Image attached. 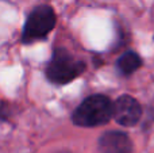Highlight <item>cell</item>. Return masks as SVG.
Here are the masks:
<instances>
[{"instance_id":"obj_7","label":"cell","mask_w":154,"mask_h":153,"mask_svg":"<svg viewBox=\"0 0 154 153\" xmlns=\"http://www.w3.org/2000/svg\"><path fill=\"white\" fill-rule=\"evenodd\" d=\"M115 41L112 43V52L119 50L123 46H126V43H128L130 41V35H128V31L126 30V27L123 26L119 22H115Z\"/></svg>"},{"instance_id":"obj_5","label":"cell","mask_w":154,"mask_h":153,"mask_svg":"<svg viewBox=\"0 0 154 153\" xmlns=\"http://www.w3.org/2000/svg\"><path fill=\"white\" fill-rule=\"evenodd\" d=\"M134 142L123 130H106L97 138V153H133Z\"/></svg>"},{"instance_id":"obj_10","label":"cell","mask_w":154,"mask_h":153,"mask_svg":"<svg viewBox=\"0 0 154 153\" xmlns=\"http://www.w3.org/2000/svg\"><path fill=\"white\" fill-rule=\"evenodd\" d=\"M53 153H72V152H70L69 149H60V151H56Z\"/></svg>"},{"instance_id":"obj_2","label":"cell","mask_w":154,"mask_h":153,"mask_svg":"<svg viewBox=\"0 0 154 153\" xmlns=\"http://www.w3.org/2000/svg\"><path fill=\"white\" fill-rule=\"evenodd\" d=\"M114 119V100L106 94H91L85 96L70 114V121L77 127L95 129Z\"/></svg>"},{"instance_id":"obj_3","label":"cell","mask_w":154,"mask_h":153,"mask_svg":"<svg viewBox=\"0 0 154 153\" xmlns=\"http://www.w3.org/2000/svg\"><path fill=\"white\" fill-rule=\"evenodd\" d=\"M58 16L54 7L49 3L37 4L29 11L22 27L20 43L23 46L34 45L46 41L50 33L56 29Z\"/></svg>"},{"instance_id":"obj_9","label":"cell","mask_w":154,"mask_h":153,"mask_svg":"<svg viewBox=\"0 0 154 153\" xmlns=\"http://www.w3.org/2000/svg\"><path fill=\"white\" fill-rule=\"evenodd\" d=\"M11 108L10 106H8L7 100L3 99L2 100V107H0V121H2V123H7L8 121H10L11 118Z\"/></svg>"},{"instance_id":"obj_1","label":"cell","mask_w":154,"mask_h":153,"mask_svg":"<svg viewBox=\"0 0 154 153\" xmlns=\"http://www.w3.org/2000/svg\"><path fill=\"white\" fill-rule=\"evenodd\" d=\"M88 69L87 62L76 57L65 46L56 45L45 65V79L54 87H64L81 77Z\"/></svg>"},{"instance_id":"obj_8","label":"cell","mask_w":154,"mask_h":153,"mask_svg":"<svg viewBox=\"0 0 154 153\" xmlns=\"http://www.w3.org/2000/svg\"><path fill=\"white\" fill-rule=\"evenodd\" d=\"M154 126V106L147 105L141 121V129L143 133H149Z\"/></svg>"},{"instance_id":"obj_4","label":"cell","mask_w":154,"mask_h":153,"mask_svg":"<svg viewBox=\"0 0 154 153\" xmlns=\"http://www.w3.org/2000/svg\"><path fill=\"white\" fill-rule=\"evenodd\" d=\"M143 107L135 96L122 94L114 100V121L122 127H134L141 123Z\"/></svg>"},{"instance_id":"obj_6","label":"cell","mask_w":154,"mask_h":153,"mask_svg":"<svg viewBox=\"0 0 154 153\" xmlns=\"http://www.w3.org/2000/svg\"><path fill=\"white\" fill-rule=\"evenodd\" d=\"M143 58L138 52L133 50V49H127L125 50L118 58L115 60V72L120 77H131L135 72H138L142 67H143Z\"/></svg>"}]
</instances>
